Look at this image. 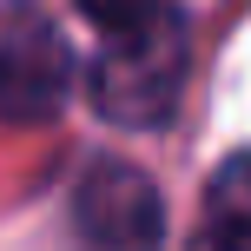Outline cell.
Returning <instances> with one entry per match:
<instances>
[{"label":"cell","instance_id":"277c9868","mask_svg":"<svg viewBox=\"0 0 251 251\" xmlns=\"http://www.w3.org/2000/svg\"><path fill=\"white\" fill-rule=\"evenodd\" d=\"M205 238L212 245H251V152L225 159L205 185Z\"/></svg>","mask_w":251,"mask_h":251},{"label":"cell","instance_id":"6da1fadb","mask_svg":"<svg viewBox=\"0 0 251 251\" xmlns=\"http://www.w3.org/2000/svg\"><path fill=\"white\" fill-rule=\"evenodd\" d=\"M185 66H192V40H185V13L159 7L152 20L106 33L100 60H93V106L113 126H165L178 113L185 93Z\"/></svg>","mask_w":251,"mask_h":251},{"label":"cell","instance_id":"7a4b0ae2","mask_svg":"<svg viewBox=\"0 0 251 251\" xmlns=\"http://www.w3.org/2000/svg\"><path fill=\"white\" fill-rule=\"evenodd\" d=\"M73 93V47L60 40V26L26 20L0 40V119H53L60 100Z\"/></svg>","mask_w":251,"mask_h":251},{"label":"cell","instance_id":"8992f818","mask_svg":"<svg viewBox=\"0 0 251 251\" xmlns=\"http://www.w3.org/2000/svg\"><path fill=\"white\" fill-rule=\"evenodd\" d=\"M7 7H20V0H0V13H7Z\"/></svg>","mask_w":251,"mask_h":251},{"label":"cell","instance_id":"3957f363","mask_svg":"<svg viewBox=\"0 0 251 251\" xmlns=\"http://www.w3.org/2000/svg\"><path fill=\"white\" fill-rule=\"evenodd\" d=\"M73 218L93 245H159L165 238V218H159V192H152L146 172L106 159L79 178L73 192Z\"/></svg>","mask_w":251,"mask_h":251},{"label":"cell","instance_id":"5b68a950","mask_svg":"<svg viewBox=\"0 0 251 251\" xmlns=\"http://www.w3.org/2000/svg\"><path fill=\"white\" fill-rule=\"evenodd\" d=\"M79 13H86L100 33H119V26H139V20H152L159 7H172V0H73Z\"/></svg>","mask_w":251,"mask_h":251}]
</instances>
